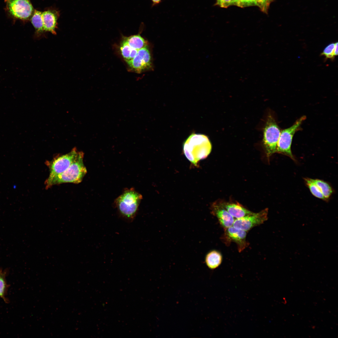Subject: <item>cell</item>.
<instances>
[{
	"label": "cell",
	"mask_w": 338,
	"mask_h": 338,
	"mask_svg": "<svg viewBox=\"0 0 338 338\" xmlns=\"http://www.w3.org/2000/svg\"><path fill=\"white\" fill-rule=\"evenodd\" d=\"M212 147L210 141L206 136L192 133L184 142L183 151L191 164L197 167L199 161L210 154Z\"/></svg>",
	"instance_id": "6da1fadb"
},
{
	"label": "cell",
	"mask_w": 338,
	"mask_h": 338,
	"mask_svg": "<svg viewBox=\"0 0 338 338\" xmlns=\"http://www.w3.org/2000/svg\"><path fill=\"white\" fill-rule=\"evenodd\" d=\"M142 195L133 188L127 189L114 202L119 215L125 221L132 222L137 214Z\"/></svg>",
	"instance_id": "7a4b0ae2"
},
{
	"label": "cell",
	"mask_w": 338,
	"mask_h": 338,
	"mask_svg": "<svg viewBox=\"0 0 338 338\" xmlns=\"http://www.w3.org/2000/svg\"><path fill=\"white\" fill-rule=\"evenodd\" d=\"M84 153L80 154L70 166L63 172L49 180H46L45 188L48 189L54 185L66 183L78 184L81 182L87 172L83 162Z\"/></svg>",
	"instance_id": "3957f363"
},
{
	"label": "cell",
	"mask_w": 338,
	"mask_h": 338,
	"mask_svg": "<svg viewBox=\"0 0 338 338\" xmlns=\"http://www.w3.org/2000/svg\"><path fill=\"white\" fill-rule=\"evenodd\" d=\"M281 131L274 116H267L263 132V144L268 158L276 153Z\"/></svg>",
	"instance_id": "277c9868"
},
{
	"label": "cell",
	"mask_w": 338,
	"mask_h": 338,
	"mask_svg": "<svg viewBox=\"0 0 338 338\" xmlns=\"http://www.w3.org/2000/svg\"><path fill=\"white\" fill-rule=\"evenodd\" d=\"M306 118L305 115L301 116L291 126L281 131L277 144L276 153L287 156L293 160L296 161L291 150L293 138L295 133L300 129V126Z\"/></svg>",
	"instance_id": "5b68a950"
},
{
	"label": "cell",
	"mask_w": 338,
	"mask_h": 338,
	"mask_svg": "<svg viewBox=\"0 0 338 338\" xmlns=\"http://www.w3.org/2000/svg\"><path fill=\"white\" fill-rule=\"evenodd\" d=\"M81 151L74 148L69 152L54 158L47 163L49 174L46 180H49L65 171L78 156Z\"/></svg>",
	"instance_id": "8992f818"
},
{
	"label": "cell",
	"mask_w": 338,
	"mask_h": 338,
	"mask_svg": "<svg viewBox=\"0 0 338 338\" xmlns=\"http://www.w3.org/2000/svg\"><path fill=\"white\" fill-rule=\"evenodd\" d=\"M8 13L13 18L26 21L31 18L34 11L30 0H5Z\"/></svg>",
	"instance_id": "52a82bcc"
},
{
	"label": "cell",
	"mask_w": 338,
	"mask_h": 338,
	"mask_svg": "<svg viewBox=\"0 0 338 338\" xmlns=\"http://www.w3.org/2000/svg\"><path fill=\"white\" fill-rule=\"evenodd\" d=\"M268 208L258 213H253L249 215L236 219L233 226L237 228L247 231L267 221L268 219Z\"/></svg>",
	"instance_id": "ba28073f"
},
{
	"label": "cell",
	"mask_w": 338,
	"mask_h": 338,
	"mask_svg": "<svg viewBox=\"0 0 338 338\" xmlns=\"http://www.w3.org/2000/svg\"><path fill=\"white\" fill-rule=\"evenodd\" d=\"M247 231L235 228L233 226L224 229V232L222 238L223 242L227 245L230 243H235L238 250L240 252L248 245L246 241Z\"/></svg>",
	"instance_id": "9c48e42d"
},
{
	"label": "cell",
	"mask_w": 338,
	"mask_h": 338,
	"mask_svg": "<svg viewBox=\"0 0 338 338\" xmlns=\"http://www.w3.org/2000/svg\"><path fill=\"white\" fill-rule=\"evenodd\" d=\"M126 63L132 70L137 73H140L151 68V58L147 46L139 50L135 57Z\"/></svg>",
	"instance_id": "30bf717a"
},
{
	"label": "cell",
	"mask_w": 338,
	"mask_h": 338,
	"mask_svg": "<svg viewBox=\"0 0 338 338\" xmlns=\"http://www.w3.org/2000/svg\"><path fill=\"white\" fill-rule=\"evenodd\" d=\"M211 213L218 218L220 224L224 229L232 226L234 218L220 204L215 202L211 207Z\"/></svg>",
	"instance_id": "8fae6325"
},
{
	"label": "cell",
	"mask_w": 338,
	"mask_h": 338,
	"mask_svg": "<svg viewBox=\"0 0 338 338\" xmlns=\"http://www.w3.org/2000/svg\"><path fill=\"white\" fill-rule=\"evenodd\" d=\"M59 16L58 12L49 10L42 13L44 28V31L49 32L53 34H56L57 20Z\"/></svg>",
	"instance_id": "7c38bea8"
},
{
	"label": "cell",
	"mask_w": 338,
	"mask_h": 338,
	"mask_svg": "<svg viewBox=\"0 0 338 338\" xmlns=\"http://www.w3.org/2000/svg\"><path fill=\"white\" fill-rule=\"evenodd\" d=\"M219 202L234 218L236 219L246 216L253 213L238 202H229L223 201H220Z\"/></svg>",
	"instance_id": "4fadbf2b"
},
{
	"label": "cell",
	"mask_w": 338,
	"mask_h": 338,
	"mask_svg": "<svg viewBox=\"0 0 338 338\" xmlns=\"http://www.w3.org/2000/svg\"><path fill=\"white\" fill-rule=\"evenodd\" d=\"M222 257L218 251L213 250L208 252L206 255L205 262L208 267L211 269L218 268L221 264Z\"/></svg>",
	"instance_id": "5bb4252c"
},
{
	"label": "cell",
	"mask_w": 338,
	"mask_h": 338,
	"mask_svg": "<svg viewBox=\"0 0 338 338\" xmlns=\"http://www.w3.org/2000/svg\"><path fill=\"white\" fill-rule=\"evenodd\" d=\"M123 38L130 47L138 50L147 46L146 41L139 34L125 37Z\"/></svg>",
	"instance_id": "9a60e30c"
},
{
	"label": "cell",
	"mask_w": 338,
	"mask_h": 338,
	"mask_svg": "<svg viewBox=\"0 0 338 338\" xmlns=\"http://www.w3.org/2000/svg\"><path fill=\"white\" fill-rule=\"evenodd\" d=\"M42 13L41 11L34 10L30 18L31 23L35 30V35L39 36L44 31V28Z\"/></svg>",
	"instance_id": "2e32d148"
},
{
	"label": "cell",
	"mask_w": 338,
	"mask_h": 338,
	"mask_svg": "<svg viewBox=\"0 0 338 338\" xmlns=\"http://www.w3.org/2000/svg\"><path fill=\"white\" fill-rule=\"evenodd\" d=\"M120 50L121 55L126 62L132 60L138 51L130 47L124 38L120 44Z\"/></svg>",
	"instance_id": "e0dca14e"
},
{
	"label": "cell",
	"mask_w": 338,
	"mask_h": 338,
	"mask_svg": "<svg viewBox=\"0 0 338 338\" xmlns=\"http://www.w3.org/2000/svg\"><path fill=\"white\" fill-rule=\"evenodd\" d=\"M322 193L325 200L328 199L332 193V189L330 185L325 181L319 179H313Z\"/></svg>",
	"instance_id": "ac0fdd59"
},
{
	"label": "cell",
	"mask_w": 338,
	"mask_h": 338,
	"mask_svg": "<svg viewBox=\"0 0 338 338\" xmlns=\"http://www.w3.org/2000/svg\"><path fill=\"white\" fill-rule=\"evenodd\" d=\"M304 180L311 193L316 197L325 200L319 188L314 182L312 179L305 178Z\"/></svg>",
	"instance_id": "d6986e66"
},
{
	"label": "cell",
	"mask_w": 338,
	"mask_h": 338,
	"mask_svg": "<svg viewBox=\"0 0 338 338\" xmlns=\"http://www.w3.org/2000/svg\"><path fill=\"white\" fill-rule=\"evenodd\" d=\"M6 272L3 271L0 275V298H2L6 303L8 300L6 297L7 294L8 285L6 279Z\"/></svg>",
	"instance_id": "ffe728a7"
},
{
	"label": "cell",
	"mask_w": 338,
	"mask_h": 338,
	"mask_svg": "<svg viewBox=\"0 0 338 338\" xmlns=\"http://www.w3.org/2000/svg\"><path fill=\"white\" fill-rule=\"evenodd\" d=\"M335 47V43H332L328 44L324 49L321 54L325 58L328 59H333L334 56V50Z\"/></svg>",
	"instance_id": "44dd1931"
},
{
	"label": "cell",
	"mask_w": 338,
	"mask_h": 338,
	"mask_svg": "<svg viewBox=\"0 0 338 338\" xmlns=\"http://www.w3.org/2000/svg\"><path fill=\"white\" fill-rule=\"evenodd\" d=\"M274 0H256V5L263 12L267 13L271 3Z\"/></svg>",
	"instance_id": "7402d4cb"
},
{
	"label": "cell",
	"mask_w": 338,
	"mask_h": 338,
	"mask_svg": "<svg viewBox=\"0 0 338 338\" xmlns=\"http://www.w3.org/2000/svg\"><path fill=\"white\" fill-rule=\"evenodd\" d=\"M238 0H216V5L221 8H227L232 5H237Z\"/></svg>",
	"instance_id": "603a6c76"
},
{
	"label": "cell",
	"mask_w": 338,
	"mask_h": 338,
	"mask_svg": "<svg viewBox=\"0 0 338 338\" xmlns=\"http://www.w3.org/2000/svg\"><path fill=\"white\" fill-rule=\"evenodd\" d=\"M256 5V0H238L237 6L243 8Z\"/></svg>",
	"instance_id": "cb8c5ba5"
},
{
	"label": "cell",
	"mask_w": 338,
	"mask_h": 338,
	"mask_svg": "<svg viewBox=\"0 0 338 338\" xmlns=\"http://www.w3.org/2000/svg\"><path fill=\"white\" fill-rule=\"evenodd\" d=\"M338 54V42L335 43V47L334 50V56H335Z\"/></svg>",
	"instance_id": "d4e9b609"
},
{
	"label": "cell",
	"mask_w": 338,
	"mask_h": 338,
	"mask_svg": "<svg viewBox=\"0 0 338 338\" xmlns=\"http://www.w3.org/2000/svg\"><path fill=\"white\" fill-rule=\"evenodd\" d=\"M152 3V5H155L159 3L161 0H151Z\"/></svg>",
	"instance_id": "484cf974"
},
{
	"label": "cell",
	"mask_w": 338,
	"mask_h": 338,
	"mask_svg": "<svg viewBox=\"0 0 338 338\" xmlns=\"http://www.w3.org/2000/svg\"><path fill=\"white\" fill-rule=\"evenodd\" d=\"M2 271H2V270H0V275H1V273H2Z\"/></svg>",
	"instance_id": "4316f807"
}]
</instances>
